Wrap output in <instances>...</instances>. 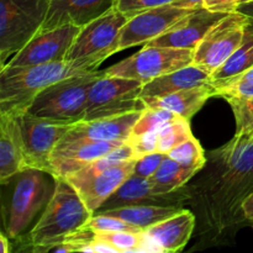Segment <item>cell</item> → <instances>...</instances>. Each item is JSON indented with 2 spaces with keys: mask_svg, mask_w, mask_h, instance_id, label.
I'll return each mask as SVG.
<instances>
[{
  "mask_svg": "<svg viewBox=\"0 0 253 253\" xmlns=\"http://www.w3.org/2000/svg\"><path fill=\"white\" fill-rule=\"evenodd\" d=\"M253 84V67L246 71L245 73L240 74L239 77L234 78L232 81L227 82V83L222 84V85L215 88V90L221 88H226V86H239V85H252Z\"/></svg>",
  "mask_w": 253,
  "mask_h": 253,
  "instance_id": "obj_37",
  "label": "cell"
},
{
  "mask_svg": "<svg viewBox=\"0 0 253 253\" xmlns=\"http://www.w3.org/2000/svg\"><path fill=\"white\" fill-rule=\"evenodd\" d=\"M240 0H204L203 7L215 12H229L236 11V7L239 5Z\"/></svg>",
  "mask_w": 253,
  "mask_h": 253,
  "instance_id": "obj_36",
  "label": "cell"
},
{
  "mask_svg": "<svg viewBox=\"0 0 253 253\" xmlns=\"http://www.w3.org/2000/svg\"><path fill=\"white\" fill-rule=\"evenodd\" d=\"M249 1H253V0H240L239 4H242V2H249Z\"/></svg>",
  "mask_w": 253,
  "mask_h": 253,
  "instance_id": "obj_42",
  "label": "cell"
},
{
  "mask_svg": "<svg viewBox=\"0 0 253 253\" xmlns=\"http://www.w3.org/2000/svg\"><path fill=\"white\" fill-rule=\"evenodd\" d=\"M253 67V20L249 19L244 39L234 53L210 76L214 88L222 85Z\"/></svg>",
  "mask_w": 253,
  "mask_h": 253,
  "instance_id": "obj_23",
  "label": "cell"
},
{
  "mask_svg": "<svg viewBox=\"0 0 253 253\" xmlns=\"http://www.w3.org/2000/svg\"><path fill=\"white\" fill-rule=\"evenodd\" d=\"M193 10L192 7L180 6L178 4H167L131 17L119 32L115 53L138 44H146L151 40L165 34L178 20Z\"/></svg>",
  "mask_w": 253,
  "mask_h": 253,
  "instance_id": "obj_11",
  "label": "cell"
},
{
  "mask_svg": "<svg viewBox=\"0 0 253 253\" xmlns=\"http://www.w3.org/2000/svg\"><path fill=\"white\" fill-rule=\"evenodd\" d=\"M16 118L29 168H36L51 174L52 152L72 125L37 118L29 113Z\"/></svg>",
  "mask_w": 253,
  "mask_h": 253,
  "instance_id": "obj_10",
  "label": "cell"
},
{
  "mask_svg": "<svg viewBox=\"0 0 253 253\" xmlns=\"http://www.w3.org/2000/svg\"><path fill=\"white\" fill-rule=\"evenodd\" d=\"M177 118L178 115L167 110V109L146 108L138 118L137 123L133 126L131 135H141V133L148 132V131L160 130L161 127H163Z\"/></svg>",
  "mask_w": 253,
  "mask_h": 253,
  "instance_id": "obj_29",
  "label": "cell"
},
{
  "mask_svg": "<svg viewBox=\"0 0 253 253\" xmlns=\"http://www.w3.org/2000/svg\"><path fill=\"white\" fill-rule=\"evenodd\" d=\"M193 133L190 130L189 120L178 116L158 130L157 137V151L167 155L173 147L179 145Z\"/></svg>",
  "mask_w": 253,
  "mask_h": 253,
  "instance_id": "obj_27",
  "label": "cell"
},
{
  "mask_svg": "<svg viewBox=\"0 0 253 253\" xmlns=\"http://www.w3.org/2000/svg\"><path fill=\"white\" fill-rule=\"evenodd\" d=\"M85 73L67 61L24 67H1L0 71V114L26 113L37 94L51 84Z\"/></svg>",
  "mask_w": 253,
  "mask_h": 253,
  "instance_id": "obj_2",
  "label": "cell"
},
{
  "mask_svg": "<svg viewBox=\"0 0 253 253\" xmlns=\"http://www.w3.org/2000/svg\"><path fill=\"white\" fill-rule=\"evenodd\" d=\"M225 12H215L198 7L178 20L170 29L146 44L150 46L173 47V48L193 49L198 46L207 32L225 16Z\"/></svg>",
  "mask_w": 253,
  "mask_h": 253,
  "instance_id": "obj_15",
  "label": "cell"
},
{
  "mask_svg": "<svg viewBox=\"0 0 253 253\" xmlns=\"http://www.w3.org/2000/svg\"><path fill=\"white\" fill-rule=\"evenodd\" d=\"M48 7L49 0H0V66L40 31Z\"/></svg>",
  "mask_w": 253,
  "mask_h": 253,
  "instance_id": "obj_5",
  "label": "cell"
},
{
  "mask_svg": "<svg viewBox=\"0 0 253 253\" xmlns=\"http://www.w3.org/2000/svg\"><path fill=\"white\" fill-rule=\"evenodd\" d=\"M158 130L148 131L141 135H131L127 142L132 146L136 158L157 151Z\"/></svg>",
  "mask_w": 253,
  "mask_h": 253,
  "instance_id": "obj_33",
  "label": "cell"
},
{
  "mask_svg": "<svg viewBox=\"0 0 253 253\" xmlns=\"http://www.w3.org/2000/svg\"><path fill=\"white\" fill-rule=\"evenodd\" d=\"M236 11L241 12V14L245 15L246 17L253 20V1L242 2V4H239L236 7Z\"/></svg>",
  "mask_w": 253,
  "mask_h": 253,
  "instance_id": "obj_39",
  "label": "cell"
},
{
  "mask_svg": "<svg viewBox=\"0 0 253 253\" xmlns=\"http://www.w3.org/2000/svg\"><path fill=\"white\" fill-rule=\"evenodd\" d=\"M82 26L63 25L54 29L39 31L5 66L24 67L51 63L66 59L67 53Z\"/></svg>",
  "mask_w": 253,
  "mask_h": 253,
  "instance_id": "obj_12",
  "label": "cell"
},
{
  "mask_svg": "<svg viewBox=\"0 0 253 253\" xmlns=\"http://www.w3.org/2000/svg\"><path fill=\"white\" fill-rule=\"evenodd\" d=\"M179 0H115L114 6L123 12L127 19L136 16L153 7L163 6L167 4H178Z\"/></svg>",
  "mask_w": 253,
  "mask_h": 253,
  "instance_id": "obj_32",
  "label": "cell"
},
{
  "mask_svg": "<svg viewBox=\"0 0 253 253\" xmlns=\"http://www.w3.org/2000/svg\"><path fill=\"white\" fill-rule=\"evenodd\" d=\"M88 229L93 230L94 232H118V231H132L141 232L142 230L124 220L118 219V217L109 216V215L103 214H94L89 219V221L84 225Z\"/></svg>",
  "mask_w": 253,
  "mask_h": 253,
  "instance_id": "obj_31",
  "label": "cell"
},
{
  "mask_svg": "<svg viewBox=\"0 0 253 253\" xmlns=\"http://www.w3.org/2000/svg\"><path fill=\"white\" fill-rule=\"evenodd\" d=\"M143 110L73 124L66 136L95 141H127Z\"/></svg>",
  "mask_w": 253,
  "mask_h": 253,
  "instance_id": "obj_17",
  "label": "cell"
},
{
  "mask_svg": "<svg viewBox=\"0 0 253 253\" xmlns=\"http://www.w3.org/2000/svg\"><path fill=\"white\" fill-rule=\"evenodd\" d=\"M249 17L234 11L207 32L193 51V64L211 76L240 46Z\"/></svg>",
  "mask_w": 253,
  "mask_h": 253,
  "instance_id": "obj_9",
  "label": "cell"
},
{
  "mask_svg": "<svg viewBox=\"0 0 253 253\" xmlns=\"http://www.w3.org/2000/svg\"><path fill=\"white\" fill-rule=\"evenodd\" d=\"M203 1L204 0H179L178 5L185 7H192V9H198V7L203 6Z\"/></svg>",
  "mask_w": 253,
  "mask_h": 253,
  "instance_id": "obj_40",
  "label": "cell"
},
{
  "mask_svg": "<svg viewBox=\"0 0 253 253\" xmlns=\"http://www.w3.org/2000/svg\"><path fill=\"white\" fill-rule=\"evenodd\" d=\"M197 172L184 167L177 161L166 155L155 174L148 178L152 193L156 195H167L179 189Z\"/></svg>",
  "mask_w": 253,
  "mask_h": 253,
  "instance_id": "obj_25",
  "label": "cell"
},
{
  "mask_svg": "<svg viewBox=\"0 0 253 253\" xmlns=\"http://www.w3.org/2000/svg\"><path fill=\"white\" fill-rule=\"evenodd\" d=\"M194 226V214L189 210L180 209L177 214L143 230V232L162 249L163 253H174L187 246Z\"/></svg>",
  "mask_w": 253,
  "mask_h": 253,
  "instance_id": "obj_19",
  "label": "cell"
},
{
  "mask_svg": "<svg viewBox=\"0 0 253 253\" xmlns=\"http://www.w3.org/2000/svg\"><path fill=\"white\" fill-rule=\"evenodd\" d=\"M9 236L5 235L4 232L0 234V242H1V252L9 253L10 252V244H9Z\"/></svg>",
  "mask_w": 253,
  "mask_h": 253,
  "instance_id": "obj_41",
  "label": "cell"
},
{
  "mask_svg": "<svg viewBox=\"0 0 253 253\" xmlns=\"http://www.w3.org/2000/svg\"><path fill=\"white\" fill-rule=\"evenodd\" d=\"M25 169H29V166L17 118L0 114V183L6 184L7 180Z\"/></svg>",
  "mask_w": 253,
  "mask_h": 253,
  "instance_id": "obj_18",
  "label": "cell"
},
{
  "mask_svg": "<svg viewBox=\"0 0 253 253\" xmlns=\"http://www.w3.org/2000/svg\"><path fill=\"white\" fill-rule=\"evenodd\" d=\"M136 158L96 173L81 169L66 177L78 192L88 209L95 214L101 205L116 192L119 187L130 177L135 169Z\"/></svg>",
  "mask_w": 253,
  "mask_h": 253,
  "instance_id": "obj_13",
  "label": "cell"
},
{
  "mask_svg": "<svg viewBox=\"0 0 253 253\" xmlns=\"http://www.w3.org/2000/svg\"><path fill=\"white\" fill-rule=\"evenodd\" d=\"M105 71H91L61 79L37 94L26 113L59 124L81 123L91 85Z\"/></svg>",
  "mask_w": 253,
  "mask_h": 253,
  "instance_id": "obj_3",
  "label": "cell"
},
{
  "mask_svg": "<svg viewBox=\"0 0 253 253\" xmlns=\"http://www.w3.org/2000/svg\"><path fill=\"white\" fill-rule=\"evenodd\" d=\"M54 188L43 212L29 234L34 251L48 252L89 221L93 212L66 178H53Z\"/></svg>",
  "mask_w": 253,
  "mask_h": 253,
  "instance_id": "obj_1",
  "label": "cell"
},
{
  "mask_svg": "<svg viewBox=\"0 0 253 253\" xmlns=\"http://www.w3.org/2000/svg\"><path fill=\"white\" fill-rule=\"evenodd\" d=\"M167 155L174 161H177L178 163L194 170V172L202 169L207 162L205 153L200 146L199 141L193 135L183 142H180L178 146L173 147Z\"/></svg>",
  "mask_w": 253,
  "mask_h": 253,
  "instance_id": "obj_28",
  "label": "cell"
},
{
  "mask_svg": "<svg viewBox=\"0 0 253 253\" xmlns=\"http://www.w3.org/2000/svg\"><path fill=\"white\" fill-rule=\"evenodd\" d=\"M216 90L211 83L204 84L194 88L183 89L168 95L158 98H143L146 108H161L172 111L175 115L190 120L200 109L203 108L208 99L215 96Z\"/></svg>",
  "mask_w": 253,
  "mask_h": 253,
  "instance_id": "obj_20",
  "label": "cell"
},
{
  "mask_svg": "<svg viewBox=\"0 0 253 253\" xmlns=\"http://www.w3.org/2000/svg\"><path fill=\"white\" fill-rule=\"evenodd\" d=\"M44 170L29 168L16 177L7 212L5 214V230L9 239H17L52 197L51 184Z\"/></svg>",
  "mask_w": 253,
  "mask_h": 253,
  "instance_id": "obj_6",
  "label": "cell"
},
{
  "mask_svg": "<svg viewBox=\"0 0 253 253\" xmlns=\"http://www.w3.org/2000/svg\"><path fill=\"white\" fill-rule=\"evenodd\" d=\"M241 208L242 211H244L245 217L253 221V192L242 200Z\"/></svg>",
  "mask_w": 253,
  "mask_h": 253,
  "instance_id": "obj_38",
  "label": "cell"
},
{
  "mask_svg": "<svg viewBox=\"0 0 253 253\" xmlns=\"http://www.w3.org/2000/svg\"><path fill=\"white\" fill-rule=\"evenodd\" d=\"M208 83H211L210 74L200 69L199 67L190 64L170 73L163 74L143 84L142 90H141V99L158 98V96L168 95V94L175 93L183 89L194 88V86L204 85Z\"/></svg>",
  "mask_w": 253,
  "mask_h": 253,
  "instance_id": "obj_21",
  "label": "cell"
},
{
  "mask_svg": "<svg viewBox=\"0 0 253 253\" xmlns=\"http://www.w3.org/2000/svg\"><path fill=\"white\" fill-rule=\"evenodd\" d=\"M142 86L137 79L104 74L89 90L83 121L145 110L146 105L141 99Z\"/></svg>",
  "mask_w": 253,
  "mask_h": 253,
  "instance_id": "obj_7",
  "label": "cell"
},
{
  "mask_svg": "<svg viewBox=\"0 0 253 253\" xmlns=\"http://www.w3.org/2000/svg\"><path fill=\"white\" fill-rule=\"evenodd\" d=\"M115 0H49L48 12L40 31L63 25L84 26L114 6Z\"/></svg>",
  "mask_w": 253,
  "mask_h": 253,
  "instance_id": "obj_16",
  "label": "cell"
},
{
  "mask_svg": "<svg viewBox=\"0 0 253 253\" xmlns=\"http://www.w3.org/2000/svg\"><path fill=\"white\" fill-rule=\"evenodd\" d=\"M168 195V194H167ZM167 195H156L152 193L148 178L138 177L131 174L116 192L101 205L100 209L95 212L99 214L105 210L116 209V208L130 207L138 204H157L161 199H165ZM161 205V204H160Z\"/></svg>",
  "mask_w": 253,
  "mask_h": 253,
  "instance_id": "obj_22",
  "label": "cell"
},
{
  "mask_svg": "<svg viewBox=\"0 0 253 253\" xmlns=\"http://www.w3.org/2000/svg\"><path fill=\"white\" fill-rule=\"evenodd\" d=\"M179 210L180 209L175 207H166V205L138 204L105 210L99 214L118 217V219L124 220L143 231V230L161 222L162 220L177 214Z\"/></svg>",
  "mask_w": 253,
  "mask_h": 253,
  "instance_id": "obj_24",
  "label": "cell"
},
{
  "mask_svg": "<svg viewBox=\"0 0 253 253\" xmlns=\"http://www.w3.org/2000/svg\"><path fill=\"white\" fill-rule=\"evenodd\" d=\"M227 101L234 110L235 119H236V130H240L253 120V96L245 99H229Z\"/></svg>",
  "mask_w": 253,
  "mask_h": 253,
  "instance_id": "obj_35",
  "label": "cell"
},
{
  "mask_svg": "<svg viewBox=\"0 0 253 253\" xmlns=\"http://www.w3.org/2000/svg\"><path fill=\"white\" fill-rule=\"evenodd\" d=\"M193 64V49L145 44L141 51L105 69L109 76L137 79L142 84Z\"/></svg>",
  "mask_w": 253,
  "mask_h": 253,
  "instance_id": "obj_8",
  "label": "cell"
},
{
  "mask_svg": "<svg viewBox=\"0 0 253 253\" xmlns=\"http://www.w3.org/2000/svg\"><path fill=\"white\" fill-rule=\"evenodd\" d=\"M227 165L237 178L244 180L253 190V140L236 133L234 140L224 148Z\"/></svg>",
  "mask_w": 253,
  "mask_h": 253,
  "instance_id": "obj_26",
  "label": "cell"
},
{
  "mask_svg": "<svg viewBox=\"0 0 253 253\" xmlns=\"http://www.w3.org/2000/svg\"><path fill=\"white\" fill-rule=\"evenodd\" d=\"M252 227H253V221H252Z\"/></svg>",
  "mask_w": 253,
  "mask_h": 253,
  "instance_id": "obj_43",
  "label": "cell"
},
{
  "mask_svg": "<svg viewBox=\"0 0 253 253\" xmlns=\"http://www.w3.org/2000/svg\"><path fill=\"white\" fill-rule=\"evenodd\" d=\"M126 141H95L64 135L51 155V175L66 178L108 155Z\"/></svg>",
  "mask_w": 253,
  "mask_h": 253,
  "instance_id": "obj_14",
  "label": "cell"
},
{
  "mask_svg": "<svg viewBox=\"0 0 253 253\" xmlns=\"http://www.w3.org/2000/svg\"><path fill=\"white\" fill-rule=\"evenodd\" d=\"M142 232L118 231V232H95L96 239L108 242L109 245L118 250L119 253L137 252L140 246Z\"/></svg>",
  "mask_w": 253,
  "mask_h": 253,
  "instance_id": "obj_30",
  "label": "cell"
},
{
  "mask_svg": "<svg viewBox=\"0 0 253 253\" xmlns=\"http://www.w3.org/2000/svg\"><path fill=\"white\" fill-rule=\"evenodd\" d=\"M165 156V153L156 151V152L136 158L135 169H133L132 174L143 178H151L162 163Z\"/></svg>",
  "mask_w": 253,
  "mask_h": 253,
  "instance_id": "obj_34",
  "label": "cell"
},
{
  "mask_svg": "<svg viewBox=\"0 0 253 253\" xmlns=\"http://www.w3.org/2000/svg\"><path fill=\"white\" fill-rule=\"evenodd\" d=\"M127 20L115 6L91 20L82 26L64 61L82 71H96V67L115 53L116 39Z\"/></svg>",
  "mask_w": 253,
  "mask_h": 253,
  "instance_id": "obj_4",
  "label": "cell"
}]
</instances>
